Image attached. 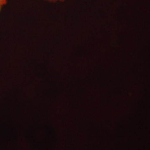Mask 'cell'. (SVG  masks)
I'll use <instances>...</instances> for the list:
<instances>
[{"label":"cell","mask_w":150,"mask_h":150,"mask_svg":"<svg viewBox=\"0 0 150 150\" xmlns=\"http://www.w3.org/2000/svg\"><path fill=\"white\" fill-rule=\"evenodd\" d=\"M6 4L7 0H0V13H1V11L4 7L6 5Z\"/></svg>","instance_id":"1"},{"label":"cell","mask_w":150,"mask_h":150,"mask_svg":"<svg viewBox=\"0 0 150 150\" xmlns=\"http://www.w3.org/2000/svg\"><path fill=\"white\" fill-rule=\"evenodd\" d=\"M45 1H50V2H56V1H63V0H45Z\"/></svg>","instance_id":"2"}]
</instances>
